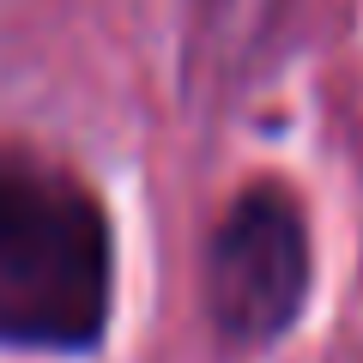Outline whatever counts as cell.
Masks as SVG:
<instances>
[{
  "label": "cell",
  "instance_id": "obj_1",
  "mask_svg": "<svg viewBox=\"0 0 363 363\" xmlns=\"http://www.w3.org/2000/svg\"><path fill=\"white\" fill-rule=\"evenodd\" d=\"M109 321V224L73 176L0 152V345L79 351Z\"/></svg>",
  "mask_w": 363,
  "mask_h": 363
},
{
  "label": "cell",
  "instance_id": "obj_2",
  "mask_svg": "<svg viewBox=\"0 0 363 363\" xmlns=\"http://www.w3.org/2000/svg\"><path fill=\"white\" fill-rule=\"evenodd\" d=\"M309 291V236L285 194H242L206 260L212 321L242 345L279 339Z\"/></svg>",
  "mask_w": 363,
  "mask_h": 363
}]
</instances>
